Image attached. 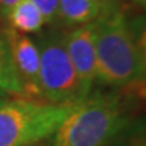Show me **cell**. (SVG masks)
<instances>
[{
    "instance_id": "obj_7",
    "label": "cell",
    "mask_w": 146,
    "mask_h": 146,
    "mask_svg": "<svg viewBox=\"0 0 146 146\" xmlns=\"http://www.w3.org/2000/svg\"><path fill=\"white\" fill-rule=\"evenodd\" d=\"M107 11L94 0H60L56 25L62 27H78L99 21Z\"/></svg>"
},
{
    "instance_id": "obj_9",
    "label": "cell",
    "mask_w": 146,
    "mask_h": 146,
    "mask_svg": "<svg viewBox=\"0 0 146 146\" xmlns=\"http://www.w3.org/2000/svg\"><path fill=\"white\" fill-rule=\"evenodd\" d=\"M0 95L22 96V87L14 70L10 47L4 36H0Z\"/></svg>"
},
{
    "instance_id": "obj_12",
    "label": "cell",
    "mask_w": 146,
    "mask_h": 146,
    "mask_svg": "<svg viewBox=\"0 0 146 146\" xmlns=\"http://www.w3.org/2000/svg\"><path fill=\"white\" fill-rule=\"evenodd\" d=\"M19 0H0V16L1 18H7L8 12L11 8L18 3Z\"/></svg>"
},
{
    "instance_id": "obj_1",
    "label": "cell",
    "mask_w": 146,
    "mask_h": 146,
    "mask_svg": "<svg viewBox=\"0 0 146 146\" xmlns=\"http://www.w3.org/2000/svg\"><path fill=\"white\" fill-rule=\"evenodd\" d=\"M95 31L96 81L115 88L143 81L145 43L139 25L131 23L118 7L96 21Z\"/></svg>"
},
{
    "instance_id": "obj_5",
    "label": "cell",
    "mask_w": 146,
    "mask_h": 146,
    "mask_svg": "<svg viewBox=\"0 0 146 146\" xmlns=\"http://www.w3.org/2000/svg\"><path fill=\"white\" fill-rule=\"evenodd\" d=\"M4 38L10 47L14 70L22 87V98L41 100L39 52L35 41L12 29L5 30Z\"/></svg>"
},
{
    "instance_id": "obj_2",
    "label": "cell",
    "mask_w": 146,
    "mask_h": 146,
    "mask_svg": "<svg viewBox=\"0 0 146 146\" xmlns=\"http://www.w3.org/2000/svg\"><path fill=\"white\" fill-rule=\"evenodd\" d=\"M131 123L130 107L119 92H89L76 102L49 146H108Z\"/></svg>"
},
{
    "instance_id": "obj_6",
    "label": "cell",
    "mask_w": 146,
    "mask_h": 146,
    "mask_svg": "<svg viewBox=\"0 0 146 146\" xmlns=\"http://www.w3.org/2000/svg\"><path fill=\"white\" fill-rule=\"evenodd\" d=\"M95 23L73 27L68 33H64L66 52L85 94L92 91V85L96 81Z\"/></svg>"
},
{
    "instance_id": "obj_11",
    "label": "cell",
    "mask_w": 146,
    "mask_h": 146,
    "mask_svg": "<svg viewBox=\"0 0 146 146\" xmlns=\"http://www.w3.org/2000/svg\"><path fill=\"white\" fill-rule=\"evenodd\" d=\"M41 12L45 25L54 26L57 22V10L60 0H30Z\"/></svg>"
},
{
    "instance_id": "obj_13",
    "label": "cell",
    "mask_w": 146,
    "mask_h": 146,
    "mask_svg": "<svg viewBox=\"0 0 146 146\" xmlns=\"http://www.w3.org/2000/svg\"><path fill=\"white\" fill-rule=\"evenodd\" d=\"M94 1H96L98 4L102 5L107 12H110V11H112V10H115V8L120 7L118 0H94Z\"/></svg>"
},
{
    "instance_id": "obj_4",
    "label": "cell",
    "mask_w": 146,
    "mask_h": 146,
    "mask_svg": "<svg viewBox=\"0 0 146 146\" xmlns=\"http://www.w3.org/2000/svg\"><path fill=\"white\" fill-rule=\"evenodd\" d=\"M39 52V91L41 100L56 104H73L85 98L80 80L73 68L64 33L47 31L35 42Z\"/></svg>"
},
{
    "instance_id": "obj_10",
    "label": "cell",
    "mask_w": 146,
    "mask_h": 146,
    "mask_svg": "<svg viewBox=\"0 0 146 146\" xmlns=\"http://www.w3.org/2000/svg\"><path fill=\"white\" fill-rule=\"evenodd\" d=\"M108 146H146L143 122L142 120L133 122Z\"/></svg>"
},
{
    "instance_id": "obj_8",
    "label": "cell",
    "mask_w": 146,
    "mask_h": 146,
    "mask_svg": "<svg viewBox=\"0 0 146 146\" xmlns=\"http://www.w3.org/2000/svg\"><path fill=\"white\" fill-rule=\"evenodd\" d=\"M12 30L22 34L41 31L45 25L41 12L30 0H19L5 18Z\"/></svg>"
},
{
    "instance_id": "obj_14",
    "label": "cell",
    "mask_w": 146,
    "mask_h": 146,
    "mask_svg": "<svg viewBox=\"0 0 146 146\" xmlns=\"http://www.w3.org/2000/svg\"><path fill=\"white\" fill-rule=\"evenodd\" d=\"M133 3H135L138 7H141V8H143L145 7V4H146V0H131Z\"/></svg>"
},
{
    "instance_id": "obj_3",
    "label": "cell",
    "mask_w": 146,
    "mask_h": 146,
    "mask_svg": "<svg viewBox=\"0 0 146 146\" xmlns=\"http://www.w3.org/2000/svg\"><path fill=\"white\" fill-rule=\"evenodd\" d=\"M73 104L18 98L0 100V146H33L54 134Z\"/></svg>"
}]
</instances>
